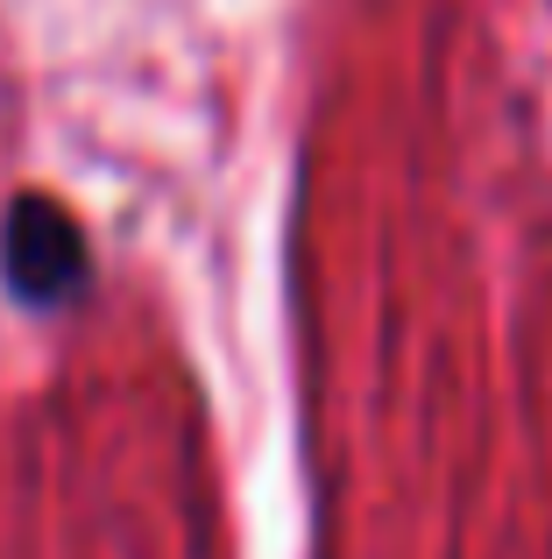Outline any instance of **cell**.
Instances as JSON below:
<instances>
[{"mask_svg":"<svg viewBox=\"0 0 552 559\" xmlns=\"http://www.w3.org/2000/svg\"><path fill=\"white\" fill-rule=\"evenodd\" d=\"M0 270L8 290L36 312H57L85 290V234L64 205L50 199H14L8 227H0Z\"/></svg>","mask_w":552,"mask_h":559,"instance_id":"cell-1","label":"cell"}]
</instances>
